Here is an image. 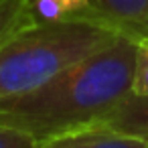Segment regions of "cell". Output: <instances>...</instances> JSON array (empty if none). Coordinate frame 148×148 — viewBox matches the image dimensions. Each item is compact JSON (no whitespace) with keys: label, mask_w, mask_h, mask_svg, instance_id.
I'll use <instances>...</instances> for the list:
<instances>
[{"label":"cell","mask_w":148,"mask_h":148,"mask_svg":"<svg viewBox=\"0 0 148 148\" xmlns=\"http://www.w3.org/2000/svg\"><path fill=\"white\" fill-rule=\"evenodd\" d=\"M134 55L136 41L118 37L47 83L2 97L0 126L37 142L95 126L132 91Z\"/></svg>","instance_id":"6da1fadb"},{"label":"cell","mask_w":148,"mask_h":148,"mask_svg":"<svg viewBox=\"0 0 148 148\" xmlns=\"http://www.w3.org/2000/svg\"><path fill=\"white\" fill-rule=\"evenodd\" d=\"M132 91L148 95V37L136 41L134 71H132Z\"/></svg>","instance_id":"ba28073f"},{"label":"cell","mask_w":148,"mask_h":148,"mask_svg":"<svg viewBox=\"0 0 148 148\" xmlns=\"http://www.w3.org/2000/svg\"><path fill=\"white\" fill-rule=\"evenodd\" d=\"M95 126L148 142V95L130 91Z\"/></svg>","instance_id":"5b68a950"},{"label":"cell","mask_w":148,"mask_h":148,"mask_svg":"<svg viewBox=\"0 0 148 148\" xmlns=\"http://www.w3.org/2000/svg\"><path fill=\"white\" fill-rule=\"evenodd\" d=\"M33 21H97L87 0H27Z\"/></svg>","instance_id":"8992f818"},{"label":"cell","mask_w":148,"mask_h":148,"mask_svg":"<svg viewBox=\"0 0 148 148\" xmlns=\"http://www.w3.org/2000/svg\"><path fill=\"white\" fill-rule=\"evenodd\" d=\"M37 148H148V142L108 128L91 126L37 142Z\"/></svg>","instance_id":"277c9868"},{"label":"cell","mask_w":148,"mask_h":148,"mask_svg":"<svg viewBox=\"0 0 148 148\" xmlns=\"http://www.w3.org/2000/svg\"><path fill=\"white\" fill-rule=\"evenodd\" d=\"M118 37L97 21H35L23 27L0 47V99L47 83Z\"/></svg>","instance_id":"7a4b0ae2"},{"label":"cell","mask_w":148,"mask_h":148,"mask_svg":"<svg viewBox=\"0 0 148 148\" xmlns=\"http://www.w3.org/2000/svg\"><path fill=\"white\" fill-rule=\"evenodd\" d=\"M0 148H37V140L16 128L0 126Z\"/></svg>","instance_id":"9c48e42d"},{"label":"cell","mask_w":148,"mask_h":148,"mask_svg":"<svg viewBox=\"0 0 148 148\" xmlns=\"http://www.w3.org/2000/svg\"><path fill=\"white\" fill-rule=\"evenodd\" d=\"M35 23L27 0H0V47L16 31Z\"/></svg>","instance_id":"52a82bcc"},{"label":"cell","mask_w":148,"mask_h":148,"mask_svg":"<svg viewBox=\"0 0 148 148\" xmlns=\"http://www.w3.org/2000/svg\"><path fill=\"white\" fill-rule=\"evenodd\" d=\"M97 18L132 41L148 37V0H87Z\"/></svg>","instance_id":"3957f363"}]
</instances>
